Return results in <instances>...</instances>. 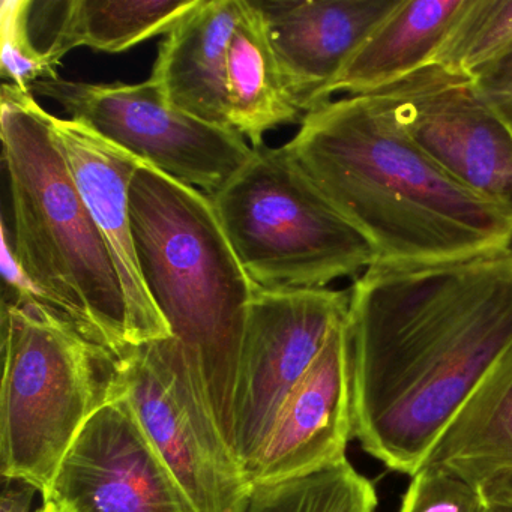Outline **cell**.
Masks as SVG:
<instances>
[{
  "instance_id": "obj_27",
  "label": "cell",
  "mask_w": 512,
  "mask_h": 512,
  "mask_svg": "<svg viewBox=\"0 0 512 512\" xmlns=\"http://www.w3.org/2000/svg\"><path fill=\"white\" fill-rule=\"evenodd\" d=\"M488 512H505V511H496V509H488Z\"/></svg>"
},
{
  "instance_id": "obj_23",
  "label": "cell",
  "mask_w": 512,
  "mask_h": 512,
  "mask_svg": "<svg viewBox=\"0 0 512 512\" xmlns=\"http://www.w3.org/2000/svg\"><path fill=\"white\" fill-rule=\"evenodd\" d=\"M400 512H488L475 485L454 473L424 466L412 476Z\"/></svg>"
},
{
  "instance_id": "obj_26",
  "label": "cell",
  "mask_w": 512,
  "mask_h": 512,
  "mask_svg": "<svg viewBox=\"0 0 512 512\" xmlns=\"http://www.w3.org/2000/svg\"><path fill=\"white\" fill-rule=\"evenodd\" d=\"M35 493L37 490L31 485L23 484L22 488L5 487L0 512H28Z\"/></svg>"
},
{
  "instance_id": "obj_2",
  "label": "cell",
  "mask_w": 512,
  "mask_h": 512,
  "mask_svg": "<svg viewBox=\"0 0 512 512\" xmlns=\"http://www.w3.org/2000/svg\"><path fill=\"white\" fill-rule=\"evenodd\" d=\"M286 143L377 260H436L512 244V214L449 178L365 95L328 101Z\"/></svg>"
},
{
  "instance_id": "obj_11",
  "label": "cell",
  "mask_w": 512,
  "mask_h": 512,
  "mask_svg": "<svg viewBox=\"0 0 512 512\" xmlns=\"http://www.w3.org/2000/svg\"><path fill=\"white\" fill-rule=\"evenodd\" d=\"M43 502L62 512H197L127 395L89 419Z\"/></svg>"
},
{
  "instance_id": "obj_7",
  "label": "cell",
  "mask_w": 512,
  "mask_h": 512,
  "mask_svg": "<svg viewBox=\"0 0 512 512\" xmlns=\"http://www.w3.org/2000/svg\"><path fill=\"white\" fill-rule=\"evenodd\" d=\"M34 92L107 142L206 196L218 193L256 151L232 128L208 124L176 107L151 77L137 85L50 77L38 80Z\"/></svg>"
},
{
  "instance_id": "obj_6",
  "label": "cell",
  "mask_w": 512,
  "mask_h": 512,
  "mask_svg": "<svg viewBox=\"0 0 512 512\" xmlns=\"http://www.w3.org/2000/svg\"><path fill=\"white\" fill-rule=\"evenodd\" d=\"M209 197L236 259L262 289H326L377 260L370 242L317 190L286 145L256 149Z\"/></svg>"
},
{
  "instance_id": "obj_13",
  "label": "cell",
  "mask_w": 512,
  "mask_h": 512,
  "mask_svg": "<svg viewBox=\"0 0 512 512\" xmlns=\"http://www.w3.org/2000/svg\"><path fill=\"white\" fill-rule=\"evenodd\" d=\"M52 131L115 263L127 301L131 349L169 340L172 329L146 289L131 229L130 185L139 158L73 119L52 115Z\"/></svg>"
},
{
  "instance_id": "obj_16",
  "label": "cell",
  "mask_w": 512,
  "mask_h": 512,
  "mask_svg": "<svg viewBox=\"0 0 512 512\" xmlns=\"http://www.w3.org/2000/svg\"><path fill=\"white\" fill-rule=\"evenodd\" d=\"M199 0H68L32 2L35 46L56 70L64 56L79 47L122 53L173 26Z\"/></svg>"
},
{
  "instance_id": "obj_25",
  "label": "cell",
  "mask_w": 512,
  "mask_h": 512,
  "mask_svg": "<svg viewBox=\"0 0 512 512\" xmlns=\"http://www.w3.org/2000/svg\"><path fill=\"white\" fill-rule=\"evenodd\" d=\"M476 488L488 509L512 512V469L500 470L482 479Z\"/></svg>"
},
{
  "instance_id": "obj_3",
  "label": "cell",
  "mask_w": 512,
  "mask_h": 512,
  "mask_svg": "<svg viewBox=\"0 0 512 512\" xmlns=\"http://www.w3.org/2000/svg\"><path fill=\"white\" fill-rule=\"evenodd\" d=\"M130 218L146 289L235 452L233 397L256 284L236 259L211 197L143 161L130 185Z\"/></svg>"
},
{
  "instance_id": "obj_17",
  "label": "cell",
  "mask_w": 512,
  "mask_h": 512,
  "mask_svg": "<svg viewBox=\"0 0 512 512\" xmlns=\"http://www.w3.org/2000/svg\"><path fill=\"white\" fill-rule=\"evenodd\" d=\"M467 0H403L362 43L331 83L326 98L385 88L433 62Z\"/></svg>"
},
{
  "instance_id": "obj_1",
  "label": "cell",
  "mask_w": 512,
  "mask_h": 512,
  "mask_svg": "<svg viewBox=\"0 0 512 512\" xmlns=\"http://www.w3.org/2000/svg\"><path fill=\"white\" fill-rule=\"evenodd\" d=\"M347 340L352 436L389 470L413 476L512 353V244L376 260L350 289Z\"/></svg>"
},
{
  "instance_id": "obj_14",
  "label": "cell",
  "mask_w": 512,
  "mask_h": 512,
  "mask_svg": "<svg viewBox=\"0 0 512 512\" xmlns=\"http://www.w3.org/2000/svg\"><path fill=\"white\" fill-rule=\"evenodd\" d=\"M403 0L256 2L287 88L302 115L328 103L326 91L365 40Z\"/></svg>"
},
{
  "instance_id": "obj_20",
  "label": "cell",
  "mask_w": 512,
  "mask_h": 512,
  "mask_svg": "<svg viewBox=\"0 0 512 512\" xmlns=\"http://www.w3.org/2000/svg\"><path fill=\"white\" fill-rule=\"evenodd\" d=\"M376 487L347 458L287 481L254 485L245 512H376Z\"/></svg>"
},
{
  "instance_id": "obj_18",
  "label": "cell",
  "mask_w": 512,
  "mask_h": 512,
  "mask_svg": "<svg viewBox=\"0 0 512 512\" xmlns=\"http://www.w3.org/2000/svg\"><path fill=\"white\" fill-rule=\"evenodd\" d=\"M227 109L230 128L254 149L263 148V137L272 128L295 122L302 115L287 88L262 11L250 0L244 2V13L230 41Z\"/></svg>"
},
{
  "instance_id": "obj_12",
  "label": "cell",
  "mask_w": 512,
  "mask_h": 512,
  "mask_svg": "<svg viewBox=\"0 0 512 512\" xmlns=\"http://www.w3.org/2000/svg\"><path fill=\"white\" fill-rule=\"evenodd\" d=\"M352 431L346 316L287 398L248 479L253 487L274 484L332 466L347 458Z\"/></svg>"
},
{
  "instance_id": "obj_22",
  "label": "cell",
  "mask_w": 512,
  "mask_h": 512,
  "mask_svg": "<svg viewBox=\"0 0 512 512\" xmlns=\"http://www.w3.org/2000/svg\"><path fill=\"white\" fill-rule=\"evenodd\" d=\"M31 5L32 0H4L0 5V73L11 85L29 92L38 80L58 77L35 46Z\"/></svg>"
},
{
  "instance_id": "obj_4",
  "label": "cell",
  "mask_w": 512,
  "mask_h": 512,
  "mask_svg": "<svg viewBox=\"0 0 512 512\" xmlns=\"http://www.w3.org/2000/svg\"><path fill=\"white\" fill-rule=\"evenodd\" d=\"M0 137L11 197L14 254L41 302L86 340L122 358L131 349L124 289L34 94L2 86Z\"/></svg>"
},
{
  "instance_id": "obj_10",
  "label": "cell",
  "mask_w": 512,
  "mask_h": 512,
  "mask_svg": "<svg viewBox=\"0 0 512 512\" xmlns=\"http://www.w3.org/2000/svg\"><path fill=\"white\" fill-rule=\"evenodd\" d=\"M349 302L350 290L254 289L233 397L235 454L245 473Z\"/></svg>"
},
{
  "instance_id": "obj_19",
  "label": "cell",
  "mask_w": 512,
  "mask_h": 512,
  "mask_svg": "<svg viewBox=\"0 0 512 512\" xmlns=\"http://www.w3.org/2000/svg\"><path fill=\"white\" fill-rule=\"evenodd\" d=\"M424 466L454 473L475 487L512 469V353L470 395Z\"/></svg>"
},
{
  "instance_id": "obj_8",
  "label": "cell",
  "mask_w": 512,
  "mask_h": 512,
  "mask_svg": "<svg viewBox=\"0 0 512 512\" xmlns=\"http://www.w3.org/2000/svg\"><path fill=\"white\" fill-rule=\"evenodd\" d=\"M121 371L140 424L194 509L245 512L253 485L181 347L172 338L134 347Z\"/></svg>"
},
{
  "instance_id": "obj_21",
  "label": "cell",
  "mask_w": 512,
  "mask_h": 512,
  "mask_svg": "<svg viewBox=\"0 0 512 512\" xmlns=\"http://www.w3.org/2000/svg\"><path fill=\"white\" fill-rule=\"evenodd\" d=\"M511 47L512 0H467L431 64L472 77Z\"/></svg>"
},
{
  "instance_id": "obj_9",
  "label": "cell",
  "mask_w": 512,
  "mask_h": 512,
  "mask_svg": "<svg viewBox=\"0 0 512 512\" xmlns=\"http://www.w3.org/2000/svg\"><path fill=\"white\" fill-rule=\"evenodd\" d=\"M364 95L445 175L512 214V134L472 77L431 64Z\"/></svg>"
},
{
  "instance_id": "obj_24",
  "label": "cell",
  "mask_w": 512,
  "mask_h": 512,
  "mask_svg": "<svg viewBox=\"0 0 512 512\" xmlns=\"http://www.w3.org/2000/svg\"><path fill=\"white\" fill-rule=\"evenodd\" d=\"M488 106L512 134V47L472 76Z\"/></svg>"
},
{
  "instance_id": "obj_15",
  "label": "cell",
  "mask_w": 512,
  "mask_h": 512,
  "mask_svg": "<svg viewBox=\"0 0 512 512\" xmlns=\"http://www.w3.org/2000/svg\"><path fill=\"white\" fill-rule=\"evenodd\" d=\"M245 0H199L161 43L151 79L179 109L230 128L227 58Z\"/></svg>"
},
{
  "instance_id": "obj_5",
  "label": "cell",
  "mask_w": 512,
  "mask_h": 512,
  "mask_svg": "<svg viewBox=\"0 0 512 512\" xmlns=\"http://www.w3.org/2000/svg\"><path fill=\"white\" fill-rule=\"evenodd\" d=\"M0 473L49 494L89 419L127 395L121 358L38 301L2 304Z\"/></svg>"
}]
</instances>
